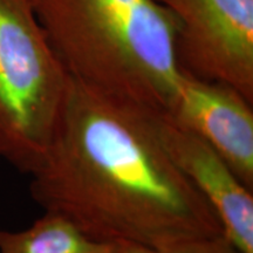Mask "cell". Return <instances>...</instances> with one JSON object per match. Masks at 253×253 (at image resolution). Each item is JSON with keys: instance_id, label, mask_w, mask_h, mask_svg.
I'll return each mask as SVG.
<instances>
[{"instance_id": "6da1fadb", "label": "cell", "mask_w": 253, "mask_h": 253, "mask_svg": "<svg viewBox=\"0 0 253 253\" xmlns=\"http://www.w3.org/2000/svg\"><path fill=\"white\" fill-rule=\"evenodd\" d=\"M153 114L69 77L52 144L31 175L33 201L103 243L160 250L224 233L216 211L164 149Z\"/></svg>"}, {"instance_id": "7a4b0ae2", "label": "cell", "mask_w": 253, "mask_h": 253, "mask_svg": "<svg viewBox=\"0 0 253 253\" xmlns=\"http://www.w3.org/2000/svg\"><path fill=\"white\" fill-rule=\"evenodd\" d=\"M71 78L91 90L167 113L182 73L175 19L157 0H30Z\"/></svg>"}, {"instance_id": "3957f363", "label": "cell", "mask_w": 253, "mask_h": 253, "mask_svg": "<svg viewBox=\"0 0 253 253\" xmlns=\"http://www.w3.org/2000/svg\"><path fill=\"white\" fill-rule=\"evenodd\" d=\"M68 81L30 0H0V158L19 172L45 160Z\"/></svg>"}, {"instance_id": "277c9868", "label": "cell", "mask_w": 253, "mask_h": 253, "mask_svg": "<svg viewBox=\"0 0 253 253\" xmlns=\"http://www.w3.org/2000/svg\"><path fill=\"white\" fill-rule=\"evenodd\" d=\"M175 19L179 71L253 103V0H157Z\"/></svg>"}, {"instance_id": "5b68a950", "label": "cell", "mask_w": 253, "mask_h": 253, "mask_svg": "<svg viewBox=\"0 0 253 253\" xmlns=\"http://www.w3.org/2000/svg\"><path fill=\"white\" fill-rule=\"evenodd\" d=\"M153 125L175 166L216 211L224 235L242 253H253V191L212 147L166 113H154Z\"/></svg>"}, {"instance_id": "8992f818", "label": "cell", "mask_w": 253, "mask_h": 253, "mask_svg": "<svg viewBox=\"0 0 253 253\" xmlns=\"http://www.w3.org/2000/svg\"><path fill=\"white\" fill-rule=\"evenodd\" d=\"M252 106L235 88L182 74L166 114L212 147L253 191Z\"/></svg>"}, {"instance_id": "52a82bcc", "label": "cell", "mask_w": 253, "mask_h": 253, "mask_svg": "<svg viewBox=\"0 0 253 253\" xmlns=\"http://www.w3.org/2000/svg\"><path fill=\"white\" fill-rule=\"evenodd\" d=\"M0 253H119L113 243L91 239L62 216L46 212L27 229H0Z\"/></svg>"}, {"instance_id": "ba28073f", "label": "cell", "mask_w": 253, "mask_h": 253, "mask_svg": "<svg viewBox=\"0 0 253 253\" xmlns=\"http://www.w3.org/2000/svg\"><path fill=\"white\" fill-rule=\"evenodd\" d=\"M157 251L160 253H242L224 233L178 240Z\"/></svg>"}, {"instance_id": "9c48e42d", "label": "cell", "mask_w": 253, "mask_h": 253, "mask_svg": "<svg viewBox=\"0 0 253 253\" xmlns=\"http://www.w3.org/2000/svg\"><path fill=\"white\" fill-rule=\"evenodd\" d=\"M118 246L119 253H160L157 250L153 248H148V246L135 244V243L128 242H119L115 243Z\"/></svg>"}]
</instances>
